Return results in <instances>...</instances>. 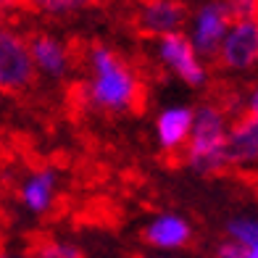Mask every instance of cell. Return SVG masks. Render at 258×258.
Masks as SVG:
<instances>
[{
	"label": "cell",
	"mask_w": 258,
	"mask_h": 258,
	"mask_svg": "<svg viewBox=\"0 0 258 258\" xmlns=\"http://www.w3.org/2000/svg\"><path fill=\"white\" fill-rule=\"evenodd\" d=\"M85 58L92 69L95 79L87 85H79L74 95L85 105H95V108L105 111H137L143 105L145 90L140 85V77L132 72L124 58L105 48L100 42L87 45Z\"/></svg>",
	"instance_id": "6da1fadb"
},
{
	"label": "cell",
	"mask_w": 258,
	"mask_h": 258,
	"mask_svg": "<svg viewBox=\"0 0 258 258\" xmlns=\"http://www.w3.org/2000/svg\"><path fill=\"white\" fill-rule=\"evenodd\" d=\"M227 140H229L227 108L219 103H203L195 111L192 137L184 148V161L201 174H221L229 166Z\"/></svg>",
	"instance_id": "7a4b0ae2"
},
{
	"label": "cell",
	"mask_w": 258,
	"mask_h": 258,
	"mask_svg": "<svg viewBox=\"0 0 258 258\" xmlns=\"http://www.w3.org/2000/svg\"><path fill=\"white\" fill-rule=\"evenodd\" d=\"M34 58L29 42L14 29L0 34V87L6 95H19L34 85Z\"/></svg>",
	"instance_id": "3957f363"
},
{
	"label": "cell",
	"mask_w": 258,
	"mask_h": 258,
	"mask_svg": "<svg viewBox=\"0 0 258 258\" xmlns=\"http://www.w3.org/2000/svg\"><path fill=\"white\" fill-rule=\"evenodd\" d=\"M216 61L224 69H250L258 63V16L229 27Z\"/></svg>",
	"instance_id": "277c9868"
},
{
	"label": "cell",
	"mask_w": 258,
	"mask_h": 258,
	"mask_svg": "<svg viewBox=\"0 0 258 258\" xmlns=\"http://www.w3.org/2000/svg\"><path fill=\"white\" fill-rule=\"evenodd\" d=\"M158 53H161V58H163V63H166L177 77H182L187 85H192V87L206 85V79H208L206 66L198 61L195 45L187 40L182 32L161 37V42H158Z\"/></svg>",
	"instance_id": "5b68a950"
},
{
	"label": "cell",
	"mask_w": 258,
	"mask_h": 258,
	"mask_svg": "<svg viewBox=\"0 0 258 258\" xmlns=\"http://www.w3.org/2000/svg\"><path fill=\"white\" fill-rule=\"evenodd\" d=\"M187 21V6L156 0V3H140L135 8V27L145 34H177Z\"/></svg>",
	"instance_id": "8992f818"
},
{
	"label": "cell",
	"mask_w": 258,
	"mask_h": 258,
	"mask_svg": "<svg viewBox=\"0 0 258 258\" xmlns=\"http://www.w3.org/2000/svg\"><path fill=\"white\" fill-rule=\"evenodd\" d=\"M227 27H232V21L224 11V3H211L203 6L195 16L192 24V45L198 53H203L208 58H214L216 50H221L227 37Z\"/></svg>",
	"instance_id": "52a82bcc"
},
{
	"label": "cell",
	"mask_w": 258,
	"mask_h": 258,
	"mask_svg": "<svg viewBox=\"0 0 258 258\" xmlns=\"http://www.w3.org/2000/svg\"><path fill=\"white\" fill-rule=\"evenodd\" d=\"M227 161L229 166L258 161V113L245 111L229 124Z\"/></svg>",
	"instance_id": "ba28073f"
},
{
	"label": "cell",
	"mask_w": 258,
	"mask_h": 258,
	"mask_svg": "<svg viewBox=\"0 0 258 258\" xmlns=\"http://www.w3.org/2000/svg\"><path fill=\"white\" fill-rule=\"evenodd\" d=\"M192 124H195V113L184 105H177V108H166L158 116V143L163 150H179L187 148L192 137Z\"/></svg>",
	"instance_id": "9c48e42d"
},
{
	"label": "cell",
	"mask_w": 258,
	"mask_h": 258,
	"mask_svg": "<svg viewBox=\"0 0 258 258\" xmlns=\"http://www.w3.org/2000/svg\"><path fill=\"white\" fill-rule=\"evenodd\" d=\"M29 42V50H32V58L45 74L50 77H63L72 66V53L63 42H58L55 37L45 32H34L32 37L27 40Z\"/></svg>",
	"instance_id": "30bf717a"
},
{
	"label": "cell",
	"mask_w": 258,
	"mask_h": 258,
	"mask_svg": "<svg viewBox=\"0 0 258 258\" xmlns=\"http://www.w3.org/2000/svg\"><path fill=\"white\" fill-rule=\"evenodd\" d=\"M53 192H55V174L50 169H42V171H34L29 177H24L19 187V198L24 201V206L29 211H48L53 203Z\"/></svg>",
	"instance_id": "8fae6325"
},
{
	"label": "cell",
	"mask_w": 258,
	"mask_h": 258,
	"mask_svg": "<svg viewBox=\"0 0 258 258\" xmlns=\"http://www.w3.org/2000/svg\"><path fill=\"white\" fill-rule=\"evenodd\" d=\"M143 237L156 248H179L190 242V227L179 216H161L143 232Z\"/></svg>",
	"instance_id": "7c38bea8"
},
{
	"label": "cell",
	"mask_w": 258,
	"mask_h": 258,
	"mask_svg": "<svg viewBox=\"0 0 258 258\" xmlns=\"http://www.w3.org/2000/svg\"><path fill=\"white\" fill-rule=\"evenodd\" d=\"M29 258H82L74 245L58 242V240H34Z\"/></svg>",
	"instance_id": "4fadbf2b"
},
{
	"label": "cell",
	"mask_w": 258,
	"mask_h": 258,
	"mask_svg": "<svg viewBox=\"0 0 258 258\" xmlns=\"http://www.w3.org/2000/svg\"><path fill=\"white\" fill-rule=\"evenodd\" d=\"M227 232L234 237V242L242 245H258V221H248V219H234L227 224Z\"/></svg>",
	"instance_id": "5bb4252c"
},
{
	"label": "cell",
	"mask_w": 258,
	"mask_h": 258,
	"mask_svg": "<svg viewBox=\"0 0 258 258\" xmlns=\"http://www.w3.org/2000/svg\"><path fill=\"white\" fill-rule=\"evenodd\" d=\"M219 258H250V253L242 242H224L219 245Z\"/></svg>",
	"instance_id": "9a60e30c"
},
{
	"label": "cell",
	"mask_w": 258,
	"mask_h": 258,
	"mask_svg": "<svg viewBox=\"0 0 258 258\" xmlns=\"http://www.w3.org/2000/svg\"><path fill=\"white\" fill-rule=\"evenodd\" d=\"M82 3H74V0H61V3H58V0H50V3H42L40 8H45L48 11V14H72L74 8H79Z\"/></svg>",
	"instance_id": "2e32d148"
},
{
	"label": "cell",
	"mask_w": 258,
	"mask_h": 258,
	"mask_svg": "<svg viewBox=\"0 0 258 258\" xmlns=\"http://www.w3.org/2000/svg\"><path fill=\"white\" fill-rule=\"evenodd\" d=\"M248 111L250 113H258V87L250 92V98H248Z\"/></svg>",
	"instance_id": "e0dca14e"
},
{
	"label": "cell",
	"mask_w": 258,
	"mask_h": 258,
	"mask_svg": "<svg viewBox=\"0 0 258 258\" xmlns=\"http://www.w3.org/2000/svg\"><path fill=\"white\" fill-rule=\"evenodd\" d=\"M248 253H250V258H258V245H248Z\"/></svg>",
	"instance_id": "ac0fdd59"
},
{
	"label": "cell",
	"mask_w": 258,
	"mask_h": 258,
	"mask_svg": "<svg viewBox=\"0 0 258 258\" xmlns=\"http://www.w3.org/2000/svg\"><path fill=\"white\" fill-rule=\"evenodd\" d=\"M27 258H29V255H27Z\"/></svg>",
	"instance_id": "d6986e66"
}]
</instances>
